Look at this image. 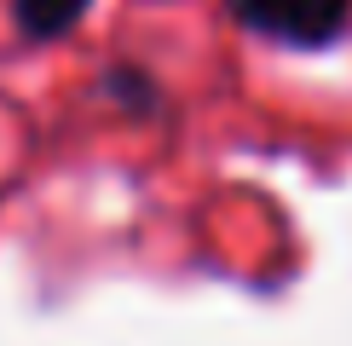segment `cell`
I'll return each instance as SVG.
<instances>
[{"instance_id": "6da1fadb", "label": "cell", "mask_w": 352, "mask_h": 346, "mask_svg": "<svg viewBox=\"0 0 352 346\" xmlns=\"http://www.w3.org/2000/svg\"><path fill=\"white\" fill-rule=\"evenodd\" d=\"M226 12L248 35H266L295 52L335 47L352 23V0H226Z\"/></svg>"}, {"instance_id": "7a4b0ae2", "label": "cell", "mask_w": 352, "mask_h": 346, "mask_svg": "<svg viewBox=\"0 0 352 346\" xmlns=\"http://www.w3.org/2000/svg\"><path fill=\"white\" fill-rule=\"evenodd\" d=\"M87 6L93 0H12V23H18V35L23 41H58V35H69L81 18H87Z\"/></svg>"}, {"instance_id": "3957f363", "label": "cell", "mask_w": 352, "mask_h": 346, "mask_svg": "<svg viewBox=\"0 0 352 346\" xmlns=\"http://www.w3.org/2000/svg\"><path fill=\"white\" fill-rule=\"evenodd\" d=\"M104 98H116V104L133 110V115H151L156 104H162V86H156V76H144V69H133V64H116L104 76Z\"/></svg>"}]
</instances>
